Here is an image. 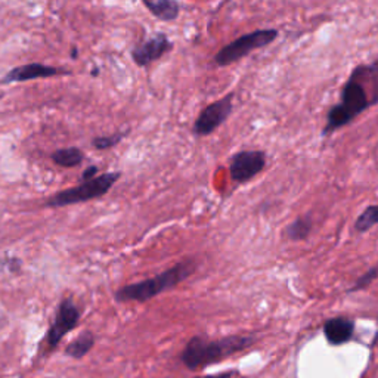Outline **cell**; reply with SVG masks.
Returning a JSON list of instances; mask_svg holds the SVG:
<instances>
[{"instance_id": "obj_1", "label": "cell", "mask_w": 378, "mask_h": 378, "mask_svg": "<svg viewBox=\"0 0 378 378\" xmlns=\"http://www.w3.org/2000/svg\"><path fill=\"white\" fill-rule=\"evenodd\" d=\"M371 65H361L353 69L349 80L346 82L340 102L330 108L326 115V124L322 131L324 136L334 133L338 129H342L352 123L357 115H361L368 108L377 104L378 95H370L364 85V78L370 71Z\"/></svg>"}, {"instance_id": "obj_2", "label": "cell", "mask_w": 378, "mask_h": 378, "mask_svg": "<svg viewBox=\"0 0 378 378\" xmlns=\"http://www.w3.org/2000/svg\"><path fill=\"white\" fill-rule=\"evenodd\" d=\"M254 343L256 337L253 335H227L219 340H207L203 335H194L182 351L181 361L188 370L195 371L243 352Z\"/></svg>"}, {"instance_id": "obj_3", "label": "cell", "mask_w": 378, "mask_h": 378, "mask_svg": "<svg viewBox=\"0 0 378 378\" xmlns=\"http://www.w3.org/2000/svg\"><path fill=\"white\" fill-rule=\"evenodd\" d=\"M195 260H192V258H186V260L176 263L170 269H167L153 278L118 288L114 294V298L118 303H145L167 290H172L176 285L188 280V278L195 272Z\"/></svg>"}, {"instance_id": "obj_4", "label": "cell", "mask_w": 378, "mask_h": 378, "mask_svg": "<svg viewBox=\"0 0 378 378\" xmlns=\"http://www.w3.org/2000/svg\"><path fill=\"white\" fill-rule=\"evenodd\" d=\"M120 172H109L101 176H95L89 181H82V184H78L77 186L64 189V191L52 195L46 201V207H65L96 200V198H101L111 191V188L120 179Z\"/></svg>"}, {"instance_id": "obj_5", "label": "cell", "mask_w": 378, "mask_h": 378, "mask_svg": "<svg viewBox=\"0 0 378 378\" xmlns=\"http://www.w3.org/2000/svg\"><path fill=\"white\" fill-rule=\"evenodd\" d=\"M278 37V30L266 28L256 30V32L247 33L241 37L235 38L230 45L223 46L214 56V64L219 67H227L236 61H240L248 54H252L257 49H262L271 45Z\"/></svg>"}, {"instance_id": "obj_6", "label": "cell", "mask_w": 378, "mask_h": 378, "mask_svg": "<svg viewBox=\"0 0 378 378\" xmlns=\"http://www.w3.org/2000/svg\"><path fill=\"white\" fill-rule=\"evenodd\" d=\"M234 93L226 95L225 98L214 101L213 104L207 105L198 115L194 124V133L197 136H208L214 131H217L231 115L234 105Z\"/></svg>"}, {"instance_id": "obj_7", "label": "cell", "mask_w": 378, "mask_h": 378, "mask_svg": "<svg viewBox=\"0 0 378 378\" xmlns=\"http://www.w3.org/2000/svg\"><path fill=\"white\" fill-rule=\"evenodd\" d=\"M78 321H80V311H78V307L71 298H64L56 311L55 321L46 334L47 346L51 347V349H55L59 342H61L69 331L74 330Z\"/></svg>"}, {"instance_id": "obj_8", "label": "cell", "mask_w": 378, "mask_h": 378, "mask_svg": "<svg viewBox=\"0 0 378 378\" xmlns=\"http://www.w3.org/2000/svg\"><path fill=\"white\" fill-rule=\"evenodd\" d=\"M266 166V154L258 149L240 151L231 158L230 172L236 184H245L260 175Z\"/></svg>"}, {"instance_id": "obj_9", "label": "cell", "mask_w": 378, "mask_h": 378, "mask_svg": "<svg viewBox=\"0 0 378 378\" xmlns=\"http://www.w3.org/2000/svg\"><path fill=\"white\" fill-rule=\"evenodd\" d=\"M173 49V43L164 33H158L149 41L137 45L132 51V58L137 67H148Z\"/></svg>"}, {"instance_id": "obj_10", "label": "cell", "mask_w": 378, "mask_h": 378, "mask_svg": "<svg viewBox=\"0 0 378 378\" xmlns=\"http://www.w3.org/2000/svg\"><path fill=\"white\" fill-rule=\"evenodd\" d=\"M58 74H69L67 69L56 68L52 65H45V64H27L16 67L9 71V74L3 78L5 83H21V82H28V80H36V78H47V77H54Z\"/></svg>"}, {"instance_id": "obj_11", "label": "cell", "mask_w": 378, "mask_h": 378, "mask_svg": "<svg viewBox=\"0 0 378 378\" xmlns=\"http://www.w3.org/2000/svg\"><path fill=\"white\" fill-rule=\"evenodd\" d=\"M326 342L333 346H342L351 342L355 333V321L346 316H335L326 320L322 326Z\"/></svg>"}, {"instance_id": "obj_12", "label": "cell", "mask_w": 378, "mask_h": 378, "mask_svg": "<svg viewBox=\"0 0 378 378\" xmlns=\"http://www.w3.org/2000/svg\"><path fill=\"white\" fill-rule=\"evenodd\" d=\"M142 2L155 18L166 23L175 21L179 16V12H181L177 0H142Z\"/></svg>"}, {"instance_id": "obj_13", "label": "cell", "mask_w": 378, "mask_h": 378, "mask_svg": "<svg viewBox=\"0 0 378 378\" xmlns=\"http://www.w3.org/2000/svg\"><path fill=\"white\" fill-rule=\"evenodd\" d=\"M95 346V334L92 331H83L65 347V355L73 359H83Z\"/></svg>"}, {"instance_id": "obj_14", "label": "cell", "mask_w": 378, "mask_h": 378, "mask_svg": "<svg viewBox=\"0 0 378 378\" xmlns=\"http://www.w3.org/2000/svg\"><path fill=\"white\" fill-rule=\"evenodd\" d=\"M313 227V221L309 214L300 216L294 219V221L288 225L284 230V235L287 240L290 241H304L307 236L311 235Z\"/></svg>"}, {"instance_id": "obj_15", "label": "cell", "mask_w": 378, "mask_h": 378, "mask_svg": "<svg viewBox=\"0 0 378 378\" xmlns=\"http://www.w3.org/2000/svg\"><path fill=\"white\" fill-rule=\"evenodd\" d=\"M55 164L65 167V168H71L80 166L85 160V154L82 149H78L76 146H69V148H61L56 149V151L51 155Z\"/></svg>"}, {"instance_id": "obj_16", "label": "cell", "mask_w": 378, "mask_h": 378, "mask_svg": "<svg viewBox=\"0 0 378 378\" xmlns=\"http://www.w3.org/2000/svg\"><path fill=\"white\" fill-rule=\"evenodd\" d=\"M378 223V205L371 204L368 205L365 210L359 214V217L356 219L355 222V231L364 234L368 232Z\"/></svg>"}, {"instance_id": "obj_17", "label": "cell", "mask_w": 378, "mask_h": 378, "mask_svg": "<svg viewBox=\"0 0 378 378\" xmlns=\"http://www.w3.org/2000/svg\"><path fill=\"white\" fill-rule=\"evenodd\" d=\"M377 278V266H373L371 269H368L361 278H357V281L347 290V293H356L361 290H366L368 287H370Z\"/></svg>"}, {"instance_id": "obj_18", "label": "cell", "mask_w": 378, "mask_h": 378, "mask_svg": "<svg viewBox=\"0 0 378 378\" xmlns=\"http://www.w3.org/2000/svg\"><path fill=\"white\" fill-rule=\"evenodd\" d=\"M127 132L124 133H114L111 136H98L95 137L93 141H92V145L96 148V149H109V148H113L115 146L118 142L122 141V139L126 136Z\"/></svg>"}, {"instance_id": "obj_19", "label": "cell", "mask_w": 378, "mask_h": 378, "mask_svg": "<svg viewBox=\"0 0 378 378\" xmlns=\"http://www.w3.org/2000/svg\"><path fill=\"white\" fill-rule=\"evenodd\" d=\"M98 175V167L96 166H91V167H87L86 170L83 172L82 175V181H89V179H92Z\"/></svg>"}, {"instance_id": "obj_20", "label": "cell", "mask_w": 378, "mask_h": 378, "mask_svg": "<svg viewBox=\"0 0 378 378\" xmlns=\"http://www.w3.org/2000/svg\"><path fill=\"white\" fill-rule=\"evenodd\" d=\"M235 375V371H226L221 374H208V375H198L195 378H232Z\"/></svg>"}, {"instance_id": "obj_21", "label": "cell", "mask_w": 378, "mask_h": 378, "mask_svg": "<svg viewBox=\"0 0 378 378\" xmlns=\"http://www.w3.org/2000/svg\"><path fill=\"white\" fill-rule=\"evenodd\" d=\"M71 55H73V58H76V56H77V49H76V47L73 49V54H71Z\"/></svg>"}]
</instances>
